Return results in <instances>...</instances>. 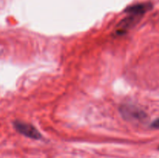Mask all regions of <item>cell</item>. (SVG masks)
I'll return each mask as SVG.
<instances>
[{"instance_id":"cell-1","label":"cell","mask_w":159,"mask_h":158,"mask_svg":"<svg viewBox=\"0 0 159 158\" xmlns=\"http://www.w3.org/2000/svg\"><path fill=\"white\" fill-rule=\"evenodd\" d=\"M119 110L122 117L127 121L142 122L148 119L146 112L134 105H122Z\"/></svg>"},{"instance_id":"cell-2","label":"cell","mask_w":159,"mask_h":158,"mask_svg":"<svg viewBox=\"0 0 159 158\" xmlns=\"http://www.w3.org/2000/svg\"><path fill=\"white\" fill-rule=\"evenodd\" d=\"M14 128L17 132L23 136L33 139H41L42 136L40 132L31 124L27 122H21V121H15L13 123Z\"/></svg>"},{"instance_id":"cell-3","label":"cell","mask_w":159,"mask_h":158,"mask_svg":"<svg viewBox=\"0 0 159 158\" xmlns=\"http://www.w3.org/2000/svg\"><path fill=\"white\" fill-rule=\"evenodd\" d=\"M142 15H134V14H130L126 18L123 19L118 25L116 26L117 28V31H120V32L124 33L125 30L130 29L133 26H134L138 22L140 21Z\"/></svg>"},{"instance_id":"cell-4","label":"cell","mask_w":159,"mask_h":158,"mask_svg":"<svg viewBox=\"0 0 159 158\" xmlns=\"http://www.w3.org/2000/svg\"><path fill=\"white\" fill-rule=\"evenodd\" d=\"M152 9V4L150 2L138 3V4L133 5V6H128L125 9V12L129 14H134V15H143L148 11Z\"/></svg>"},{"instance_id":"cell-5","label":"cell","mask_w":159,"mask_h":158,"mask_svg":"<svg viewBox=\"0 0 159 158\" xmlns=\"http://www.w3.org/2000/svg\"><path fill=\"white\" fill-rule=\"evenodd\" d=\"M152 127L155 129H159V119H157L156 120L154 121L152 123Z\"/></svg>"}]
</instances>
